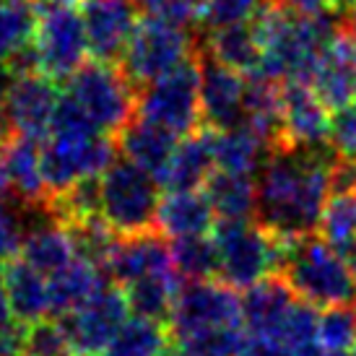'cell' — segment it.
<instances>
[{
    "mask_svg": "<svg viewBox=\"0 0 356 356\" xmlns=\"http://www.w3.org/2000/svg\"><path fill=\"white\" fill-rule=\"evenodd\" d=\"M118 146L122 151V156L130 159L143 172H149L159 182L161 172L167 169L169 159L177 149V136L159 128V125H151L146 120L133 118L118 133Z\"/></svg>",
    "mask_w": 356,
    "mask_h": 356,
    "instance_id": "23",
    "label": "cell"
},
{
    "mask_svg": "<svg viewBox=\"0 0 356 356\" xmlns=\"http://www.w3.org/2000/svg\"><path fill=\"white\" fill-rule=\"evenodd\" d=\"M10 136V128H8V120H6V115H3V109H0V146L8 140Z\"/></svg>",
    "mask_w": 356,
    "mask_h": 356,
    "instance_id": "46",
    "label": "cell"
},
{
    "mask_svg": "<svg viewBox=\"0 0 356 356\" xmlns=\"http://www.w3.org/2000/svg\"><path fill=\"white\" fill-rule=\"evenodd\" d=\"M172 263L182 281H208L218 276L216 239L208 234L172 239Z\"/></svg>",
    "mask_w": 356,
    "mask_h": 356,
    "instance_id": "29",
    "label": "cell"
},
{
    "mask_svg": "<svg viewBox=\"0 0 356 356\" xmlns=\"http://www.w3.org/2000/svg\"><path fill=\"white\" fill-rule=\"evenodd\" d=\"M278 273L299 299L315 307L346 305L356 299V281L346 255L317 234L276 237Z\"/></svg>",
    "mask_w": 356,
    "mask_h": 356,
    "instance_id": "2",
    "label": "cell"
},
{
    "mask_svg": "<svg viewBox=\"0 0 356 356\" xmlns=\"http://www.w3.org/2000/svg\"><path fill=\"white\" fill-rule=\"evenodd\" d=\"M218 250V281L232 289L248 291L266 278L278 273V242L260 224L248 221H218L216 232Z\"/></svg>",
    "mask_w": 356,
    "mask_h": 356,
    "instance_id": "5",
    "label": "cell"
},
{
    "mask_svg": "<svg viewBox=\"0 0 356 356\" xmlns=\"http://www.w3.org/2000/svg\"><path fill=\"white\" fill-rule=\"evenodd\" d=\"M330 146L336 149L341 159L356 161V102L343 109L333 112V125H330Z\"/></svg>",
    "mask_w": 356,
    "mask_h": 356,
    "instance_id": "39",
    "label": "cell"
},
{
    "mask_svg": "<svg viewBox=\"0 0 356 356\" xmlns=\"http://www.w3.org/2000/svg\"><path fill=\"white\" fill-rule=\"evenodd\" d=\"M0 175L10 200L21 203L24 208H47L50 190L42 167L40 140L10 133L8 140L0 146Z\"/></svg>",
    "mask_w": 356,
    "mask_h": 356,
    "instance_id": "15",
    "label": "cell"
},
{
    "mask_svg": "<svg viewBox=\"0 0 356 356\" xmlns=\"http://www.w3.org/2000/svg\"><path fill=\"white\" fill-rule=\"evenodd\" d=\"M6 297H8L10 312L13 317L31 325L40 323L44 317H50V284L47 276L40 273L37 268H31L26 260L21 257H10L6 266Z\"/></svg>",
    "mask_w": 356,
    "mask_h": 356,
    "instance_id": "22",
    "label": "cell"
},
{
    "mask_svg": "<svg viewBox=\"0 0 356 356\" xmlns=\"http://www.w3.org/2000/svg\"><path fill=\"white\" fill-rule=\"evenodd\" d=\"M179 286H182V278L175 270H167V273H154V276L138 278L128 286H122V291H125L130 312L136 317H149V320L169 325Z\"/></svg>",
    "mask_w": 356,
    "mask_h": 356,
    "instance_id": "28",
    "label": "cell"
},
{
    "mask_svg": "<svg viewBox=\"0 0 356 356\" xmlns=\"http://www.w3.org/2000/svg\"><path fill=\"white\" fill-rule=\"evenodd\" d=\"M198 3H200V0H198Z\"/></svg>",
    "mask_w": 356,
    "mask_h": 356,
    "instance_id": "53",
    "label": "cell"
},
{
    "mask_svg": "<svg viewBox=\"0 0 356 356\" xmlns=\"http://www.w3.org/2000/svg\"><path fill=\"white\" fill-rule=\"evenodd\" d=\"M159 188L156 177L136 167L130 159H115L99 177L104 224L120 237L156 229Z\"/></svg>",
    "mask_w": 356,
    "mask_h": 356,
    "instance_id": "3",
    "label": "cell"
},
{
    "mask_svg": "<svg viewBox=\"0 0 356 356\" xmlns=\"http://www.w3.org/2000/svg\"><path fill=\"white\" fill-rule=\"evenodd\" d=\"M317 323H320L317 307L297 297V302L291 305L286 320H284V325H281L278 338H281L291 351L312 346V343H317Z\"/></svg>",
    "mask_w": 356,
    "mask_h": 356,
    "instance_id": "35",
    "label": "cell"
},
{
    "mask_svg": "<svg viewBox=\"0 0 356 356\" xmlns=\"http://www.w3.org/2000/svg\"><path fill=\"white\" fill-rule=\"evenodd\" d=\"M268 3L270 0H200L198 26L203 34H208L227 26L252 24Z\"/></svg>",
    "mask_w": 356,
    "mask_h": 356,
    "instance_id": "34",
    "label": "cell"
},
{
    "mask_svg": "<svg viewBox=\"0 0 356 356\" xmlns=\"http://www.w3.org/2000/svg\"><path fill=\"white\" fill-rule=\"evenodd\" d=\"M200 68V115L206 128L229 130L245 122L248 76L221 65L198 47Z\"/></svg>",
    "mask_w": 356,
    "mask_h": 356,
    "instance_id": "13",
    "label": "cell"
},
{
    "mask_svg": "<svg viewBox=\"0 0 356 356\" xmlns=\"http://www.w3.org/2000/svg\"><path fill=\"white\" fill-rule=\"evenodd\" d=\"M273 3L294 10V13H302V16H320L327 10L325 0H273Z\"/></svg>",
    "mask_w": 356,
    "mask_h": 356,
    "instance_id": "41",
    "label": "cell"
},
{
    "mask_svg": "<svg viewBox=\"0 0 356 356\" xmlns=\"http://www.w3.org/2000/svg\"><path fill=\"white\" fill-rule=\"evenodd\" d=\"M336 149L278 146L255 179V218L276 237H305L320 229L333 195Z\"/></svg>",
    "mask_w": 356,
    "mask_h": 356,
    "instance_id": "1",
    "label": "cell"
},
{
    "mask_svg": "<svg viewBox=\"0 0 356 356\" xmlns=\"http://www.w3.org/2000/svg\"><path fill=\"white\" fill-rule=\"evenodd\" d=\"M309 86L325 102L330 112L343 109L356 102V34L354 16L343 31H338L325 44V50L317 60Z\"/></svg>",
    "mask_w": 356,
    "mask_h": 356,
    "instance_id": "16",
    "label": "cell"
},
{
    "mask_svg": "<svg viewBox=\"0 0 356 356\" xmlns=\"http://www.w3.org/2000/svg\"><path fill=\"white\" fill-rule=\"evenodd\" d=\"M317 343L327 354H348L356 346V302L325 307L320 312Z\"/></svg>",
    "mask_w": 356,
    "mask_h": 356,
    "instance_id": "33",
    "label": "cell"
},
{
    "mask_svg": "<svg viewBox=\"0 0 356 356\" xmlns=\"http://www.w3.org/2000/svg\"><path fill=\"white\" fill-rule=\"evenodd\" d=\"M24 356H73L68 346V338L63 333L60 323L52 320H40L26 325L24 336Z\"/></svg>",
    "mask_w": 356,
    "mask_h": 356,
    "instance_id": "36",
    "label": "cell"
},
{
    "mask_svg": "<svg viewBox=\"0 0 356 356\" xmlns=\"http://www.w3.org/2000/svg\"><path fill=\"white\" fill-rule=\"evenodd\" d=\"M58 102L60 91L55 81L44 73H29L13 81L0 109L8 120L10 133L31 140H44L50 136Z\"/></svg>",
    "mask_w": 356,
    "mask_h": 356,
    "instance_id": "12",
    "label": "cell"
},
{
    "mask_svg": "<svg viewBox=\"0 0 356 356\" xmlns=\"http://www.w3.org/2000/svg\"><path fill=\"white\" fill-rule=\"evenodd\" d=\"M26 208L10 206L8 195H0V260H10V257L21 252L24 237H26V221L24 213Z\"/></svg>",
    "mask_w": 356,
    "mask_h": 356,
    "instance_id": "38",
    "label": "cell"
},
{
    "mask_svg": "<svg viewBox=\"0 0 356 356\" xmlns=\"http://www.w3.org/2000/svg\"><path fill=\"white\" fill-rule=\"evenodd\" d=\"M0 195H6V188H3V175H0Z\"/></svg>",
    "mask_w": 356,
    "mask_h": 356,
    "instance_id": "49",
    "label": "cell"
},
{
    "mask_svg": "<svg viewBox=\"0 0 356 356\" xmlns=\"http://www.w3.org/2000/svg\"><path fill=\"white\" fill-rule=\"evenodd\" d=\"M37 3V26H34V50L40 58V70L52 81H68L83 65L89 40L83 29L76 0H34Z\"/></svg>",
    "mask_w": 356,
    "mask_h": 356,
    "instance_id": "7",
    "label": "cell"
},
{
    "mask_svg": "<svg viewBox=\"0 0 356 356\" xmlns=\"http://www.w3.org/2000/svg\"><path fill=\"white\" fill-rule=\"evenodd\" d=\"M10 320H16L13 312H10V305H8V297H6V284L0 281V325H6Z\"/></svg>",
    "mask_w": 356,
    "mask_h": 356,
    "instance_id": "43",
    "label": "cell"
},
{
    "mask_svg": "<svg viewBox=\"0 0 356 356\" xmlns=\"http://www.w3.org/2000/svg\"><path fill=\"white\" fill-rule=\"evenodd\" d=\"M213 169H216V161H213V130H195V133L185 136L182 143H177L167 169L159 177V185L167 193L198 190L206 185V179L211 177Z\"/></svg>",
    "mask_w": 356,
    "mask_h": 356,
    "instance_id": "19",
    "label": "cell"
},
{
    "mask_svg": "<svg viewBox=\"0 0 356 356\" xmlns=\"http://www.w3.org/2000/svg\"><path fill=\"white\" fill-rule=\"evenodd\" d=\"M169 327L149 317H128L107 348L112 356H159L169 346Z\"/></svg>",
    "mask_w": 356,
    "mask_h": 356,
    "instance_id": "30",
    "label": "cell"
},
{
    "mask_svg": "<svg viewBox=\"0 0 356 356\" xmlns=\"http://www.w3.org/2000/svg\"><path fill=\"white\" fill-rule=\"evenodd\" d=\"M21 260H26L31 268H37L47 278L58 273L70 260H76V250H73L68 229L58 224L55 218H50L47 224L31 227L21 245Z\"/></svg>",
    "mask_w": 356,
    "mask_h": 356,
    "instance_id": "27",
    "label": "cell"
},
{
    "mask_svg": "<svg viewBox=\"0 0 356 356\" xmlns=\"http://www.w3.org/2000/svg\"><path fill=\"white\" fill-rule=\"evenodd\" d=\"M136 118L169 130L175 136H190L203 122L200 115V68L198 55L138 91Z\"/></svg>",
    "mask_w": 356,
    "mask_h": 356,
    "instance_id": "8",
    "label": "cell"
},
{
    "mask_svg": "<svg viewBox=\"0 0 356 356\" xmlns=\"http://www.w3.org/2000/svg\"><path fill=\"white\" fill-rule=\"evenodd\" d=\"M297 302L294 289L281 276H270L250 286L242 297V325L248 336L278 338L291 305Z\"/></svg>",
    "mask_w": 356,
    "mask_h": 356,
    "instance_id": "18",
    "label": "cell"
},
{
    "mask_svg": "<svg viewBox=\"0 0 356 356\" xmlns=\"http://www.w3.org/2000/svg\"><path fill=\"white\" fill-rule=\"evenodd\" d=\"M320 237L346 252L356 245V190L333 193L320 218Z\"/></svg>",
    "mask_w": 356,
    "mask_h": 356,
    "instance_id": "32",
    "label": "cell"
},
{
    "mask_svg": "<svg viewBox=\"0 0 356 356\" xmlns=\"http://www.w3.org/2000/svg\"><path fill=\"white\" fill-rule=\"evenodd\" d=\"M294 356H327V351L320 343H312V346H305L299 348V351H294Z\"/></svg>",
    "mask_w": 356,
    "mask_h": 356,
    "instance_id": "45",
    "label": "cell"
},
{
    "mask_svg": "<svg viewBox=\"0 0 356 356\" xmlns=\"http://www.w3.org/2000/svg\"><path fill=\"white\" fill-rule=\"evenodd\" d=\"M65 94L89 115L104 136H118L136 118L138 91L125 79L120 65L112 63H83L65 81Z\"/></svg>",
    "mask_w": 356,
    "mask_h": 356,
    "instance_id": "4",
    "label": "cell"
},
{
    "mask_svg": "<svg viewBox=\"0 0 356 356\" xmlns=\"http://www.w3.org/2000/svg\"><path fill=\"white\" fill-rule=\"evenodd\" d=\"M273 151L276 149L248 122L229 130H213V161L221 172L257 177Z\"/></svg>",
    "mask_w": 356,
    "mask_h": 356,
    "instance_id": "20",
    "label": "cell"
},
{
    "mask_svg": "<svg viewBox=\"0 0 356 356\" xmlns=\"http://www.w3.org/2000/svg\"><path fill=\"white\" fill-rule=\"evenodd\" d=\"M167 270H175L172 245L156 229L122 237L115 245L107 266H104L107 278L118 286H128V284H133V281H138L143 276L167 273Z\"/></svg>",
    "mask_w": 356,
    "mask_h": 356,
    "instance_id": "17",
    "label": "cell"
},
{
    "mask_svg": "<svg viewBox=\"0 0 356 356\" xmlns=\"http://www.w3.org/2000/svg\"><path fill=\"white\" fill-rule=\"evenodd\" d=\"M97 356H112V354H107V351H104V354H97Z\"/></svg>",
    "mask_w": 356,
    "mask_h": 356,
    "instance_id": "51",
    "label": "cell"
},
{
    "mask_svg": "<svg viewBox=\"0 0 356 356\" xmlns=\"http://www.w3.org/2000/svg\"><path fill=\"white\" fill-rule=\"evenodd\" d=\"M330 10H341V13H354L356 0H325Z\"/></svg>",
    "mask_w": 356,
    "mask_h": 356,
    "instance_id": "44",
    "label": "cell"
},
{
    "mask_svg": "<svg viewBox=\"0 0 356 356\" xmlns=\"http://www.w3.org/2000/svg\"><path fill=\"white\" fill-rule=\"evenodd\" d=\"M159 356H188V354H185V348L179 346V343H169V346L164 348Z\"/></svg>",
    "mask_w": 356,
    "mask_h": 356,
    "instance_id": "47",
    "label": "cell"
},
{
    "mask_svg": "<svg viewBox=\"0 0 356 356\" xmlns=\"http://www.w3.org/2000/svg\"><path fill=\"white\" fill-rule=\"evenodd\" d=\"M343 255H346L348 266H351V273H354V281H356V245H354V248H348Z\"/></svg>",
    "mask_w": 356,
    "mask_h": 356,
    "instance_id": "48",
    "label": "cell"
},
{
    "mask_svg": "<svg viewBox=\"0 0 356 356\" xmlns=\"http://www.w3.org/2000/svg\"><path fill=\"white\" fill-rule=\"evenodd\" d=\"M104 281H107V273L99 266H94L83 257L70 260L68 266L60 268L58 273H52L47 278V284H50V317L68 315L81 302H86Z\"/></svg>",
    "mask_w": 356,
    "mask_h": 356,
    "instance_id": "25",
    "label": "cell"
},
{
    "mask_svg": "<svg viewBox=\"0 0 356 356\" xmlns=\"http://www.w3.org/2000/svg\"><path fill=\"white\" fill-rule=\"evenodd\" d=\"M130 315L128 299L122 286L104 281L86 302H81L68 315L55 317L68 338V346L73 356H97L104 354L118 330L125 325Z\"/></svg>",
    "mask_w": 356,
    "mask_h": 356,
    "instance_id": "9",
    "label": "cell"
},
{
    "mask_svg": "<svg viewBox=\"0 0 356 356\" xmlns=\"http://www.w3.org/2000/svg\"><path fill=\"white\" fill-rule=\"evenodd\" d=\"M242 325V299L224 281H185L169 317L175 341H188L200 333Z\"/></svg>",
    "mask_w": 356,
    "mask_h": 356,
    "instance_id": "10",
    "label": "cell"
},
{
    "mask_svg": "<svg viewBox=\"0 0 356 356\" xmlns=\"http://www.w3.org/2000/svg\"><path fill=\"white\" fill-rule=\"evenodd\" d=\"M239 356H294V351L273 336H248Z\"/></svg>",
    "mask_w": 356,
    "mask_h": 356,
    "instance_id": "40",
    "label": "cell"
},
{
    "mask_svg": "<svg viewBox=\"0 0 356 356\" xmlns=\"http://www.w3.org/2000/svg\"><path fill=\"white\" fill-rule=\"evenodd\" d=\"M16 79H19V76L8 68V63H0V104H3L6 94H8V89L13 86V81Z\"/></svg>",
    "mask_w": 356,
    "mask_h": 356,
    "instance_id": "42",
    "label": "cell"
},
{
    "mask_svg": "<svg viewBox=\"0 0 356 356\" xmlns=\"http://www.w3.org/2000/svg\"><path fill=\"white\" fill-rule=\"evenodd\" d=\"M348 356H356V346H354V348H351V351H348Z\"/></svg>",
    "mask_w": 356,
    "mask_h": 356,
    "instance_id": "50",
    "label": "cell"
},
{
    "mask_svg": "<svg viewBox=\"0 0 356 356\" xmlns=\"http://www.w3.org/2000/svg\"><path fill=\"white\" fill-rule=\"evenodd\" d=\"M281 120H284V146H305V149L330 146L333 115L305 81L281 83Z\"/></svg>",
    "mask_w": 356,
    "mask_h": 356,
    "instance_id": "14",
    "label": "cell"
},
{
    "mask_svg": "<svg viewBox=\"0 0 356 356\" xmlns=\"http://www.w3.org/2000/svg\"><path fill=\"white\" fill-rule=\"evenodd\" d=\"M200 50L218 60L221 65L242 73V76H255L260 68V44H257L252 24L208 31V34H203Z\"/></svg>",
    "mask_w": 356,
    "mask_h": 356,
    "instance_id": "26",
    "label": "cell"
},
{
    "mask_svg": "<svg viewBox=\"0 0 356 356\" xmlns=\"http://www.w3.org/2000/svg\"><path fill=\"white\" fill-rule=\"evenodd\" d=\"M198 47V37L190 29L143 19L138 21L128 47L122 52L120 70L136 86V91H140L143 86H149L151 81L167 76L195 58Z\"/></svg>",
    "mask_w": 356,
    "mask_h": 356,
    "instance_id": "6",
    "label": "cell"
},
{
    "mask_svg": "<svg viewBox=\"0 0 356 356\" xmlns=\"http://www.w3.org/2000/svg\"><path fill=\"white\" fill-rule=\"evenodd\" d=\"M37 26L34 0H0V63L29 44Z\"/></svg>",
    "mask_w": 356,
    "mask_h": 356,
    "instance_id": "31",
    "label": "cell"
},
{
    "mask_svg": "<svg viewBox=\"0 0 356 356\" xmlns=\"http://www.w3.org/2000/svg\"><path fill=\"white\" fill-rule=\"evenodd\" d=\"M89 52L99 63L120 65L133 31L138 26L136 0H79Z\"/></svg>",
    "mask_w": 356,
    "mask_h": 356,
    "instance_id": "11",
    "label": "cell"
},
{
    "mask_svg": "<svg viewBox=\"0 0 356 356\" xmlns=\"http://www.w3.org/2000/svg\"><path fill=\"white\" fill-rule=\"evenodd\" d=\"M354 34H356V16H354Z\"/></svg>",
    "mask_w": 356,
    "mask_h": 356,
    "instance_id": "52",
    "label": "cell"
},
{
    "mask_svg": "<svg viewBox=\"0 0 356 356\" xmlns=\"http://www.w3.org/2000/svg\"><path fill=\"white\" fill-rule=\"evenodd\" d=\"M216 221V213L200 190H175L159 200L156 232L169 239L208 234Z\"/></svg>",
    "mask_w": 356,
    "mask_h": 356,
    "instance_id": "21",
    "label": "cell"
},
{
    "mask_svg": "<svg viewBox=\"0 0 356 356\" xmlns=\"http://www.w3.org/2000/svg\"><path fill=\"white\" fill-rule=\"evenodd\" d=\"M203 193L218 221H248L250 216H255V177L213 169L203 185Z\"/></svg>",
    "mask_w": 356,
    "mask_h": 356,
    "instance_id": "24",
    "label": "cell"
},
{
    "mask_svg": "<svg viewBox=\"0 0 356 356\" xmlns=\"http://www.w3.org/2000/svg\"><path fill=\"white\" fill-rule=\"evenodd\" d=\"M143 19L179 26V29H193L198 26V0H136Z\"/></svg>",
    "mask_w": 356,
    "mask_h": 356,
    "instance_id": "37",
    "label": "cell"
}]
</instances>
